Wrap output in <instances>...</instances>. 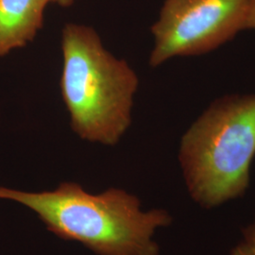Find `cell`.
Masks as SVG:
<instances>
[{
  "instance_id": "obj_1",
  "label": "cell",
  "mask_w": 255,
  "mask_h": 255,
  "mask_svg": "<svg viewBox=\"0 0 255 255\" xmlns=\"http://www.w3.org/2000/svg\"><path fill=\"white\" fill-rule=\"evenodd\" d=\"M0 199L26 206L56 237L82 243L98 255H159L155 233L172 223L166 210L144 211L136 196L119 188L91 194L76 182L51 191L0 186Z\"/></svg>"
},
{
  "instance_id": "obj_2",
  "label": "cell",
  "mask_w": 255,
  "mask_h": 255,
  "mask_svg": "<svg viewBox=\"0 0 255 255\" xmlns=\"http://www.w3.org/2000/svg\"><path fill=\"white\" fill-rule=\"evenodd\" d=\"M255 156V95L213 102L183 134L179 161L192 200L213 209L243 196Z\"/></svg>"
},
{
  "instance_id": "obj_3",
  "label": "cell",
  "mask_w": 255,
  "mask_h": 255,
  "mask_svg": "<svg viewBox=\"0 0 255 255\" xmlns=\"http://www.w3.org/2000/svg\"><path fill=\"white\" fill-rule=\"evenodd\" d=\"M61 88L79 136L116 145L130 124L136 74L101 44L92 27L67 24L63 30Z\"/></svg>"
},
{
  "instance_id": "obj_4",
  "label": "cell",
  "mask_w": 255,
  "mask_h": 255,
  "mask_svg": "<svg viewBox=\"0 0 255 255\" xmlns=\"http://www.w3.org/2000/svg\"><path fill=\"white\" fill-rule=\"evenodd\" d=\"M251 0H165L151 27L155 46L149 64L176 56L210 52L245 29Z\"/></svg>"
},
{
  "instance_id": "obj_5",
  "label": "cell",
  "mask_w": 255,
  "mask_h": 255,
  "mask_svg": "<svg viewBox=\"0 0 255 255\" xmlns=\"http://www.w3.org/2000/svg\"><path fill=\"white\" fill-rule=\"evenodd\" d=\"M49 0H0V56L26 46L43 27Z\"/></svg>"
},
{
  "instance_id": "obj_6",
  "label": "cell",
  "mask_w": 255,
  "mask_h": 255,
  "mask_svg": "<svg viewBox=\"0 0 255 255\" xmlns=\"http://www.w3.org/2000/svg\"><path fill=\"white\" fill-rule=\"evenodd\" d=\"M243 242L255 252V219L243 230Z\"/></svg>"
},
{
  "instance_id": "obj_7",
  "label": "cell",
  "mask_w": 255,
  "mask_h": 255,
  "mask_svg": "<svg viewBox=\"0 0 255 255\" xmlns=\"http://www.w3.org/2000/svg\"><path fill=\"white\" fill-rule=\"evenodd\" d=\"M245 29H255V0H251L245 22Z\"/></svg>"
},
{
  "instance_id": "obj_8",
  "label": "cell",
  "mask_w": 255,
  "mask_h": 255,
  "mask_svg": "<svg viewBox=\"0 0 255 255\" xmlns=\"http://www.w3.org/2000/svg\"><path fill=\"white\" fill-rule=\"evenodd\" d=\"M231 255H255V252L242 241L232 250Z\"/></svg>"
},
{
  "instance_id": "obj_9",
  "label": "cell",
  "mask_w": 255,
  "mask_h": 255,
  "mask_svg": "<svg viewBox=\"0 0 255 255\" xmlns=\"http://www.w3.org/2000/svg\"><path fill=\"white\" fill-rule=\"evenodd\" d=\"M49 2L56 3L62 7H68L73 4L74 0H49Z\"/></svg>"
}]
</instances>
